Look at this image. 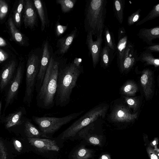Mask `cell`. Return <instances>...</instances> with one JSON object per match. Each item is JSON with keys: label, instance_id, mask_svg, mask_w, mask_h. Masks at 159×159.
<instances>
[{"label": "cell", "instance_id": "6da1fadb", "mask_svg": "<svg viewBox=\"0 0 159 159\" xmlns=\"http://www.w3.org/2000/svg\"><path fill=\"white\" fill-rule=\"evenodd\" d=\"M81 61L80 59L76 58L71 62L66 63L65 60L60 63L55 98L57 106L64 107L69 103L78 79L84 72Z\"/></svg>", "mask_w": 159, "mask_h": 159}, {"label": "cell", "instance_id": "7a4b0ae2", "mask_svg": "<svg viewBox=\"0 0 159 159\" xmlns=\"http://www.w3.org/2000/svg\"><path fill=\"white\" fill-rule=\"evenodd\" d=\"M60 64L51 57L42 84L37 93L36 102L39 108L49 109L55 104Z\"/></svg>", "mask_w": 159, "mask_h": 159}, {"label": "cell", "instance_id": "3957f363", "mask_svg": "<svg viewBox=\"0 0 159 159\" xmlns=\"http://www.w3.org/2000/svg\"><path fill=\"white\" fill-rule=\"evenodd\" d=\"M106 0H88L84 10V28L97 38L103 34L106 13Z\"/></svg>", "mask_w": 159, "mask_h": 159}, {"label": "cell", "instance_id": "277c9868", "mask_svg": "<svg viewBox=\"0 0 159 159\" xmlns=\"http://www.w3.org/2000/svg\"><path fill=\"white\" fill-rule=\"evenodd\" d=\"M138 113L131 112L130 109L122 98L112 101L109 105L105 120L118 126L133 122Z\"/></svg>", "mask_w": 159, "mask_h": 159}, {"label": "cell", "instance_id": "5b68a950", "mask_svg": "<svg viewBox=\"0 0 159 159\" xmlns=\"http://www.w3.org/2000/svg\"><path fill=\"white\" fill-rule=\"evenodd\" d=\"M41 59L34 53L28 57L26 69L25 87L23 102L28 107H30L33 100Z\"/></svg>", "mask_w": 159, "mask_h": 159}, {"label": "cell", "instance_id": "8992f818", "mask_svg": "<svg viewBox=\"0 0 159 159\" xmlns=\"http://www.w3.org/2000/svg\"><path fill=\"white\" fill-rule=\"evenodd\" d=\"M109 107V104L106 103L97 105L75 121L66 132H75L99 119H105Z\"/></svg>", "mask_w": 159, "mask_h": 159}, {"label": "cell", "instance_id": "52a82bcc", "mask_svg": "<svg viewBox=\"0 0 159 159\" xmlns=\"http://www.w3.org/2000/svg\"><path fill=\"white\" fill-rule=\"evenodd\" d=\"M84 112L82 111L73 113L62 117H39L33 116L31 119L43 131L51 132L57 130L62 125L75 119Z\"/></svg>", "mask_w": 159, "mask_h": 159}, {"label": "cell", "instance_id": "ba28073f", "mask_svg": "<svg viewBox=\"0 0 159 159\" xmlns=\"http://www.w3.org/2000/svg\"><path fill=\"white\" fill-rule=\"evenodd\" d=\"M24 68V63L20 61L18 64L13 79L5 91V103L2 114H5V111L8 107L13 103L17 97L19 90L23 81Z\"/></svg>", "mask_w": 159, "mask_h": 159}, {"label": "cell", "instance_id": "9c48e42d", "mask_svg": "<svg viewBox=\"0 0 159 159\" xmlns=\"http://www.w3.org/2000/svg\"><path fill=\"white\" fill-rule=\"evenodd\" d=\"M16 60L12 59L5 63L2 66L0 74V91H5L13 79L18 66Z\"/></svg>", "mask_w": 159, "mask_h": 159}, {"label": "cell", "instance_id": "30bf717a", "mask_svg": "<svg viewBox=\"0 0 159 159\" xmlns=\"http://www.w3.org/2000/svg\"><path fill=\"white\" fill-rule=\"evenodd\" d=\"M27 118L26 109L23 106L7 115L2 114L0 116L1 122L7 128L22 124Z\"/></svg>", "mask_w": 159, "mask_h": 159}, {"label": "cell", "instance_id": "8fae6325", "mask_svg": "<svg viewBox=\"0 0 159 159\" xmlns=\"http://www.w3.org/2000/svg\"><path fill=\"white\" fill-rule=\"evenodd\" d=\"M102 34L96 38L95 41L93 40V36L92 32L87 33L86 44L91 55L92 60L93 66L95 68L100 60L101 51V46L102 42Z\"/></svg>", "mask_w": 159, "mask_h": 159}, {"label": "cell", "instance_id": "7c38bea8", "mask_svg": "<svg viewBox=\"0 0 159 159\" xmlns=\"http://www.w3.org/2000/svg\"><path fill=\"white\" fill-rule=\"evenodd\" d=\"M48 47V42L46 40L43 45L39 70L35 86L37 93L39 92L42 84L51 57Z\"/></svg>", "mask_w": 159, "mask_h": 159}, {"label": "cell", "instance_id": "4fadbf2b", "mask_svg": "<svg viewBox=\"0 0 159 159\" xmlns=\"http://www.w3.org/2000/svg\"><path fill=\"white\" fill-rule=\"evenodd\" d=\"M36 10L33 1L25 0L23 15V22L25 28L32 29L35 25L37 21Z\"/></svg>", "mask_w": 159, "mask_h": 159}, {"label": "cell", "instance_id": "5bb4252c", "mask_svg": "<svg viewBox=\"0 0 159 159\" xmlns=\"http://www.w3.org/2000/svg\"><path fill=\"white\" fill-rule=\"evenodd\" d=\"M127 36L123 27L119 28L118 31V41L116 46V55L118 66L123 58L127 45Z\"/></svg>", "mask_w": 159, "mask_h": 159}, {"label": "cell", "instance_id": "9a60e30c", "mask_svg": "<svg viewBox=\"0 0 159 159\" xmlns=\"http://www.w3.org/2000/svg\"><path fill=\"white\" fill-rule=\"evenodd\" d=\"M7 26L12 40L21 46L27 45V42L26 38L17 29L11 16H9L8 18Z\"/></svg>", "mask_w": 159, "mask_h": 159}, {"label": "cell", "instance_id": "2e32d148", "mask_svg": "<svg viewBox=\"0 0 159 159\" xmlns=\"http://www.w3.org/2000/svg\"><path fill=\"white\" fill-rule=\"evenodd\" d=\"M77 33V29L75 28L70 33L58 40L57 46L58 54L63 55L67 52L74 40L76 37Z\"/></svg>", "mask_w": 159, "mask_h": 159}, {"label": "cell", "instance_id": "e0dca14e", "mask_svg": "<svg viewBox=\"0 0 159 159\" xmlns=\"http://www.w3.org/2000/svg\"><path fill=\"white\" fill-rule=\"evenodd\" d=\"M135 58L132 46L128 44L122 60L118 66L121 74L125 73L128 72L133 67Z\"/></svg>", "mask_w": 159, "mask_h": 159}, {"label": "cell", "instance_id": "ac0fdd59", "mask_svg": "<svg viewBox=\"0 0 159 159\" xmlns=\"http://www.w3.org/2000/svg\"><path fill=\"white\" fill-rule=\"evenodd\" d=\"M153 79L151 71L147 69L143 71L140 77V83L146 99L150 97L152 92Z\"/></svg>", "mask_w": 159, "mask_h": 159}, {"label": "cell", "instance_id": "d6986e66", "mask_svg": "<svg viewBox=\"0 0 159 159\" xmlns=\"http://www.w3.org/2000/svg\"><path fill=\"white\" fill-rule=\"evenodd\" d=\"M116 54V52L105 45L101 50L100 57L101 66L104 69L109 67Z\"/></svg>", "mask_w": 159, "mask_h": 159}, {"label": "cell", "instance_id": "ffe728a7", "mask_svg": "<svg viewBox=\"0 0 159 159\" xmlns=\"http://www.w3.org/2000/svg\"><path fill=\"white\" fill-rule=\"evenodd\" d=\"M138 90V87L133 81L128 80L125 82L120 87L119 93L121 96L127 97L134 96Z\"/></svg>", "mask_w": 159, "mask_h": 159}, {"label": "cell", "instance_id": "44dd1931", "mask_svg": "<svg viewBox=\"0 0 159 159\" xmlns=\"http://www.w3.org/2000/svg\"><path fill=\"white\" fill-rule=\"evenodd\" d=\"M125 5L124 0H114L113 1V11L114 15L120 24L123 20V11Z\"/></svg>", "mask_w": 159, "mask_h": 159}, {"label": "cell", "instance_id": "7402d4cb", "mask_svg": "<svg viewBox=\"0 0 159 159\" xmlns=\"http://www.w3.org/2000/svg\"><path fill=\"white\" fill-rule=\"evenodd\" d=\"M33 1L41 21V30L42 31L45 29L47 24L46 17L43 5L40 0H34Z\"/></svg>", "mask_w": 159, "mask_h": 159}, {"label": "cell", "instance_id": "603a6c76", "mask_svg": "<svg viewBox=\"0 0 159 159\" xmlns=\"http://www.w3.org/2000/svg\"><path fill=\"white\" fill-rule=\"evenodd\" d=\"M104 40L105 45L116 52V45L115 43L113 33L107 26L104 27Z\"/></svg>", "mask_w": 159, "mask_h": 159}, {"label": "cell", "instance_id": "cb8c5ba5", "mask_svg": "<svg viewBox=\"0 0 159 159\" xmlns=\"http://www.w3.org/2000/svg\"><path fill=\"white\" fill-rule=\"evenodd\" d=\"M76 1V0H57L56 2L60 5L62 11L64 13H67L73 8Z\"/></svg>", "mask_w": 159, "mask_h": 159}, {"label": "cell", "instance_id": "d4e9b609", "mask_svg": "<svg viewBox=\"0 0 159 159\" xmlns=\"http://www.w3.org/2000/svg\"><path fill=\"white\" fill-rule=\"evenodd\" d=\"M141 33V35L149 40L159 38V28L156 27L149 29H144L142 30Z\"/></svg>", "mask_w": 159, "mask_h": 159}, {"label": "cell", "instance_id": "484cf974", "mask_svg": "<svg viewBox=\"0 0 159 159\" xmlns=\"http://www.w3.org/2000/svg\"><path fill=\"white\" fill-rule=\"evenodd\" d=\"M121 98H123L129 109H133L134 111H135L137 110L139 102L136 98L125 96H121Z\"/></svg>", "mask_w": 159, "mask_h": 159}, {"label": "cell", "instance_id": "4316f807", "mask_svg": "<svg viewBox=\"0 0 159 159\" xmlns=\"http://www.w3.org/2000/svg\"><path fill=\"white\" fill-rule=\"evenodd\" d=\"M8 5L5 0H0V20L1 21L6 18L8 13Z\"/></svg>", "mask_w": 159, "mask_h": 159}, {"label": "cell", "instance_id": "83f0119b", "mask_svg": "<svg viewBox=\"0 0 159 159\" xmlns=\"http://www.w3.org/2000/svg\"><path fill=\"white\" fill-rule=\"evenodd\" d=\"M142 59L147 64L152 65L159 67V59L154 58L149 54H144Z\"/></svg>", "mask_w": 159, "mask_h": 159}, {"label": "cell", "instance_id": "f1b7e54d", "mask_svg": "<svg viewBox=\"0 0 159 159\" xmlns=\"http://www.w3.org/2000/svg\"><path fill=\"white\" fill-rule=\"evenodd\" d=\"M21 15L15 9L13 12L12 19L14 23L17 28H20L21 23Z\"/></svg>", "mask_w": 159, "mask_h": 159}, {"label": "cell", "instance_id": "f546056e", "mask_svg": "<svg viewBox=\"0 0 159 159\" xmlns=\"http://www.w3.org/2000/svg\"><path fill=\"white\" fill-rule=\"evenodd\" d=\"M68 25H63L59 23H57L55 26V31L56 35L59 37L62 35L66 30Z\"/></svg>", "mask_w": 159, "mask_h": 159}, {"label": "cell", "instance_id": "4dcf8cb0", "mask_svg": "<svg viewBox=\"0 0 159 159\" xmlns=\"http://www.w3.org/2000/svg\"><path fill=\"white\" fill-rule=\"evenodd\" d=\"M146 151L150 159H159V155L150 145L147 146Z\"/></svg>", "mask_w": 159, "mask_h": 159}, {"label": "cell", "instance_id": "1f68e13d", "mask_svg": "<svg viewBox=\"0 0 159 159\" xmlns=\"http://www.w3.org/2000/svg\"><path fill=\"white\" fill-rule=\"evenodd\" d=\"M25 5V0H19L17 3L16 7L15 9L21 15L24 12Z\"/></svg>", "mask_w": 159, "mask_h": 159}, {"label": "cell", "instance_id": "d6a6232c", "mask_svg": "<svg viewBox=\"0 0 159 159\" xmlns=\"http://www.w3.org/2000/svg\"><path fill=\"white\" fill-rule=\"evenodd\" d=\"M159 16V3L156 5L148 15V19H152Z\"/></svg>", "mask_w": 159, "mask_h": 159}, {"label": "cell", "instance_id": "836d02e7", "mask_svg": "<svg viewBox=\"0 0 159 159\" xmlns=\"http://www.w3.org/2000/svg\"><path fill=\"white\" fill-rule=\"evenodd\" d=\"M9 57L8 53L2 48L0 49V63L2 64L6 61Z\"/></svg>", "mask_w": 159, "mask_h": 159}, {"label": "cell", "instance_id": "e575fe53", "mask_svg": "<svg viewBox=\"0 0 159 159\" xmlns=\"http://www.w3.org/2000/svg\"><path fill=\"white\" fill-rule=\"evenodd\" d=\"M139 18V15L137 12H135L129 16L128 19L129 25H131L136 22Z\"/></svg>", "mask_w": 159, "mask_h": 159}, {"label": "cell", "instance_id": "d590c367", "mask_svg": "<svg viewBox=\"0 0 159 159\" xmlns=\"http://www.w3.org/2000/svg\"><path fill=\"white\" fill-rule=\"evenodd\" d=\"M34 145L36 147L38 148H42L44 145V143L41 141L36 140L35 141Z\"/></svg>", "mask_w": 159, "mask_h": 159}, {"label": "cell", "instance_id": "8d00e7d4", "mask_svg": "<svg viewBox=\"0 0 159 159\" xmlns=\"http://www.w3.org/2000/svg\"><path fill=\"white\" fill-rule=\"evenodd\" d=\"M7 45L6 40L2 37H0V46L2 47H5Z\"/></svg>", "mask_w": 159, "mask_h": 159}, {"label": "cell", "instance_id": "74e56055", "mask_svg": "<svg viewBox=\"0 0 159 159\" xmlns=\"http://www.w3.org/2000/svg\"><path fill=\"white\" fill-rule=\"evenodd\" d=\"M89 140L91 143L93 144H98L99 143V140L94 137H90L89 139Z\"/></svg>", "mask_w": 159, "mask_h": 159}, {"label": "cell", "instance_id": "f35d334b", "mask_svg": "<svg viewBox=\"0 0 159 159\" xmlns=\"http://www.w3.org/2000/svg\"><path fill=\"white\" fill-rule=\"evenodd\" d=\"M148 48L150 50L159 51V45H157L150 46Z\"/></svg>", "mask_w": 159, "mask_h": 159}, {"label": "cell", "instance_id": "ab89813d", "mask_svg": "<svg viewBox=\"0 0 159 159\" xmlns=\"http://www.w3.org/2000/svg\"><path fill=\"white\" fill-rule=\"evenodd\" d=\"M86 153V151L84 149H80L78 152V155L80 157L84 156Z\"/></svg>", "mask_w": 159, "mask_h": 159}, {"label": "cell", "instance_id": "60d3db41", "mask_svg": "<svg viewBox=\"0 0 159 159\" xmlns=\"http://www.w3.org/2000/svg\"><path fill=\"white\" fill-rule=\"evenodd\" d=\"M2 100L0 101V116L2 114Z\"/></svg>", "mask_w": 159, "mask_h": 159}, {"label": "cell", "instance_id": "b9f144b4", "mask_svg": "<svg viewBox=\"0 0 159 159\" xmlns=\"http://www.w3.org/2000/svg\"><path fill=\"white\" fill-rule=\"evenodd\" d=\"M16 145L17 146L19 147H20L21 146V143L19 141H18L16 140Z\"/></svg>", "mask_w": 159, "mask_h": 159}, {"label": "cell", "instance_id": "7bdbcfd3", "mask_svg": "<svg viewBox=\"0 0 159 159\" xmlns=\"http://www.w3.org/2000/svg\"><path fill=\"white\" fill-rule=\"evenodd\" d=\"M102 159H108L107 157L104 155H103L102 157Z\"/></svg>", "mask_w": 159, "mask_h": 159}, {"label": "cell", "instance_id": "ee69618b", "mask_svg": "<svg viewBox=\"0 0 159 159\" xmlns=\"http://www.w3.org/2000/svg\"><path fill=\"white\" fill-rule=\"evenodd\" d=\"M154 150L156 151L158 153H159V149H158L157 148H155Z\"/></svg>", "mask_w": 159, "mask_h": 159}]
</instances>
